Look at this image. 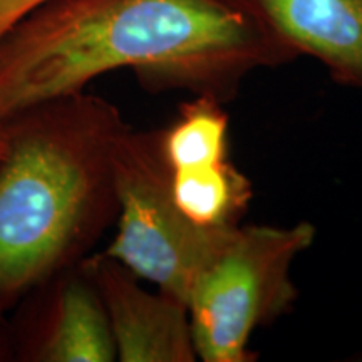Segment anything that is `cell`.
<instances>
[{
  "label": "cell",
  "instance_id": "cell-1",
  "mask_svg": "<svg viewBox=\"0 0 362 362\" xmlns=\"http://www.w3.org/2000/svg\"><path fill=\"white\" fill-rule=\"evenodd\" d=\"M292 57L240 0H47L0 37V119L123 67L218 98Z\"/></svg>",
  "mask_w": 362,
  "mask_h": 362
},
{
  "label": "cell",
  "instance_id": "cell-2",
  "mask_svg": "<svg viewBox=\"0 0 362 362\" xmlns=\"http://www.w3.org/2000/svg\"><path fill=\"white\" fill-rule=\"evenodd\" d=\"M0 121V305L7 310L84 260L116 220L112 158L129 126L115 104L84 90Z\"/></svg>",
  "mask_w": 362,
  "mask_h": 362
},
{
  "label": "cell",
  "instance_id": "cell-3",
  "mask_svg": "<svg viewBox=\"0 0 362 362\" xmlns=\"http://www.w3.org/2000/svg\"><path fill=\"white\" fill-rule=\"evenodd\" d=\"M112 180L117 230L103 253L187 305L194 280L237 225L200 226L181 214L171 197L160 133L126 129L115 149Z\"/></svg>",
  "mask_w": 362,
  "mask_h": 362
},
{
  "label": "cell",
  "instance_id": "cell-4",
  "mask_svg": "<svg viewBox=\"0 0 362 362\" xmlns=\"http://www.w3.org/2000/svg\"><path fill=\"white\" fill-rule=\"evenodd\" d=\"M315 238L310 223L288 228L235 226L189 292L187 307L197 356L205 362H248L252 332L296 300L293 260Z\"/></svg>",
  "mask_w": 362,
  "mask_h": 362
},
{
  "label": "cell",
  "instance_id": "cell-5",
  "mask_svg": "<svg viewBox=\"0 0 362 362\" xmlns=\"http://www.w3.org/2000/svg\"><path fill=\"white\" fill-rule=\"evenodd\" d=\"M101 297L121 362H192L197 359L187 305L138 284L119 262L96 253L81 260Z\"/></svg>",
  "mask_w": 362,
  "mask_h": 362
},
{
  "label": "cell",
  "instance_id": "cell-6",
  "mask_svg": "<svg viewBox=\"0 0 362 362\" xmlns=\"http://www.w3.org/2000/svg\"><path fill=\"white\" fill-rule=\"evenodd\" d=\"M292 56L307 54L362 89V0H240Z\"/></svg>",
  "mask_w": 362,
  "mask_h": 362
},
{
  "label": "cell",
  "instance_id": "cell-7",
  "mask_svg": "<svg viewBox=\"0 0 362 362\" xmlns=\"http://www.w3.org/2000/svg\"><path fill=\"white\" fill-rule=\"evenodd\" d=\"M42 322L21 344V359L112 362L116 346L101 297L81 267L59 275Z\"/></svg>",
  "mask_w": 362,
  "mask_h": 362
},
{
  "label": "cell",
  "instance_id": "cell-8",
  "mask_svg": "<svg viewBox=\"0 0 362 362\" xmlns=\"http://www.w3.org/2000/svg\"><path fill=\"white\" fill-rule=\"evenodd\" d=\"M170 189L181 214L200 226L237 225L252 194L245 176L228 160L170 171Z\"/></svg>",
  "mask_w": 362,
  "mask_h": 362
},
{
  "label": "cell",
  "instance_id": "cell-9",
  "mask_svg": "<svg viewBox=\"0 0 362 362\" xmlns=\"http://www.w3.org/2000/svg\"><path fill=\"white\" fill-rule=\"evenodd\" d=\"M228 116L214 96L181 107L178 119L160 133L163 158L170 171L202 168L226 161Z\"/></svg>",
  "mask_w": 362,
  "mask_h": 362
},
{
  "label": "cell",
  "instance_id": "cell-10",
  "mask_svg": "<svg viewBox=\"0 0 362 362\" xmlns=\"http://www.w3.org/2000/svg\"><path fill=\"white\" fill-rule=\"evenodd\" d=\"M47 0H0V37L22 17Z\"/></svg>",
  "mask_w": 362,
  "mask_h": 362
},
{
  "label": "cell",
  "instance_id": "cell-11",
  "mask_svg": "<svg viewBox=\"0 0 362 362\" xmlns=\"http://www.w3.org/2000/svg\"><path fill=\"white\" fill-rule=\"evenodd\" d=\"M4 309L2 305H0V361L6 359L4 356L8 354V351H11V342H8V336H7V327H6V322H4Z\"/></svg>",
  "mask_w": 362,
  "mask_h": 362
},
{
  "label": "cell",
  "instance_id": "cell-12",
  "mask_svg": "<svg viewBox=\"0 0 362 362\" xmlns=\"http://www.w3.org/2000/svg\"><path fill=\"white\" fill-rule=\"evenodd\" d=\"M4 151H6V129H4L2 121H0V158L4 156Z\"/></svg>",
  "mask_w": 362,
  "mask_h": 362
}]
</instances>
